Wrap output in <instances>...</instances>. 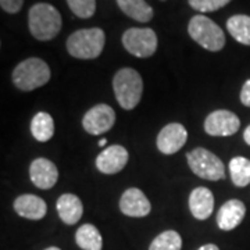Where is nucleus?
I'll list each match as a JSON object with an SVG mask.
<instances>
[{"label":"nucleus","mask_w":250,"mask_h":250,"mask_svg":"<svg viewBox=\"0 0 250 250\" xmlns=\"http://www.w3.org/2000/svg\"><path fill=\"white\" fill-rule=\"evenodd\" d=\"M28 25L32 36L38 41H50L62 31V16L49 3H36L28 14Z\"/></svg>","instance_id":"1"},{"label":"nucleus","mask_w":250,"mask_h":250,"mask_svg":"<svg viewBox=\"0 0 250 250\" xmlns=\"http://www.w3.org/2000/svg\"><path fill=\"white\" fill-rule=\"evenodd\" d=\"M106 43V35L100 28L78 29L67 39V50L75 59L92 60L99 57Z\"/></svg>","instance_id":"2"},{"label":"nucleus","mask_w":250,"mask_h":250,"mask_svg":"<svg viewBox=\"0 0 250 250\" xmlns=\"http://www.w3.org/2000/svg\"><path fill=\"white\" fill-rule=\"evenodd\" d=\"M113 89L117 102L121 107L124 110H134L142 99V77L134 68H121L114 75Z\"/></svg>","instance_id":"3"},{"label":"nucleus","mask_w":250,"mask_h":250,"mask_svg":"<svg viewBox=\"0 0 250 250\" xmlns=\"http://www.w3.org/2000/svg\"><path fill=\"white\" fill-rule=\"evenodd\" d=\"M50 67L38 57H31L21 62L13 71V83L20 90L31 92L41 88L50 81Z\"/></svg>","instance_id":"4"},{"label":"nucleus","mask_w":250,"mask_h":250,"mask_svg":"<svg viewBox=\"0 0 250 250\" xmlns=\"http://www.w3.org/2000/svg\"><path fill=\"white\" fill-rule=\"evenodd\" d=\"M188 32L190 38L202 47L210 52H220L225 46V35L223 29L213 20L203 14H197L190 18Z\"/></svg>","instance_id":"5"},{"label":"nucleus","mask_w":250,"mask_h":250,"mask_svg":"<svg viewBox=\"0 0 250 250\" xmlns=\"http://www.w3.org/2000/svg\"><path fill=\"white\" fill-rule=\"evenodd\" d=\"M190 170L200 178L207 181H220L225 177V166L214 153L205 147H197L187 154Z\"/></svg>","instance_id":"6"},{"label":"nucleus","mask_w":250,"mask_h":250,"mask_svg":"<svg viewBox=\"0 0 250 250\" xmlns=\"http://www.w3.org/2000/svg\"><path fill=\"white\" fill-rule=\"evenodd\" d=\"M123 45L128 53L146 59L157 50V35L150 28H129L123 35Z\"/></svg>","instance_id":"7"},{"label":"nucleus","mask_w":250,"mask_h":250,"mask_svg":"<svg viewBox=\"0 0 250 250\" xmlns=\"http://www.w3.org/2000/svg\"><path fill=\"white\" fill-rule=\"evenodd\" d=\"M241 128V120L229 110H215L205 121V131L211 136H231Z\"/></svg>","instance_id":"8"},{"label":"nucleus","mask_w":250,"mask_h":250,"mask_svg":"<svg viewBox=\"0 0 250 250\" xmlns=\"http://www.w3.org/2000/svg\"><path fill=\"white\" fill-rule=\"evenodd\" d=\"M116 124V113L108 104H96L86 111L82 118L83 129L90 135H102L107 132Z\"/></svg>","instance_id":"9"},{"label":"nucleus","mask_w":250,"mask_h":250,"mask_svg":"<svg viewBox=\"0 0 250 250\" xmlns=\"http://www.w3.org/2000/svg\"><path fill=\"white\" fill-rule=\"evenodd\" d=\"M188 132L179 123L167 124L157 135V149L164 154H174L187 143Z\"/></svg>","instance_id":"10"},{"label":"nucleus","mask_w":250,"mask_h":250,"mask_svg":"<svg viewBox=\"0 0 250 250\" xmlns=\"http://www.w3.org/2000/svg\"><path fill=\"white\" fill-rule=\"evenodd\" d=\"M128 150L121 145H113L106 147L96 157V167L103 174H117L124 168L128 163Z\"/></svg>","instance_id":"11"},{"label":"nucleus","mask_w":250,"mask_h":250,"mask_svg":"<svg viewBox=\"0 0 250 250\" xmlns=\"http://www.w3.org/2000/svg\"><path fill=\"white\" fill-rule=\"evenodd\" d=\"M120 210L128 217H146L152 211V205L141 189L129 188L120 199Z\"/></svg>","instance_id":"12"},{"label":"nucleus","mask_w":250,"mask_h":250,"mask_svg":"<svg viewBox=\"0 0 250 250\" xmlns=\"http://www.w3.org/2000/svg\"><path fill=\"white\" fill-rule=\"evenodd\" d=\"M29 177L32 184L39 189H50L56 185L59 179V170L53 161L38 157L31 163Z\"/></svg>","instance_id":"13"},{"label":"nucleus","mask_w":250,"mask_h":250,"mask_svg":"<svg viewBox=\"0 0 250 250\" xmlns=\"http://www.w3.org/2000/svg\"><path fill=\"white\" fill-rule=\"evenodd\" d=\"M246 214V206L238 199L225 202L217 213V225L223 231H232L243 221Z\"/></svg>","instance_id":"14"},{"label":"nucleus","mask_w":250,"mask_h":250,"mask_svg":"<svg viewBox=\"0 0 250 250\" xmlns=\"http://www.w3.org/2000/svg\"><path fill=\"white\" fill-rule=\"evenodd\" d=\"M189 208L196 220H207L214 210V196L210 189L199 187L190 192Z\"/></svg>","instance_id":"15"},{"label":"nucleus","mask_w":250,"mask_h":250,"mask_svg":"<svg viewBox=\"0 0 250 250\" xmlns=\"http://www.w3.org/2000/svg\"><path fill=\"white\" fill-rule=\"evenodd\" d=\"M14 210L20 217L28 220H42L47 213V205L42 197L35 195H21L14 200Z\"/></svg>","instance_id":"16"},{"label":"nucleus","mask_w":250,"mask_h":250,"mask_svg":"<svg viewBox=\"0 0 250 250\" xmlns=\"http://www.w3.org/2000/svg\"><path fill=\"white\" fill-rule=\"evenodd\" d=\"M57 213L62 221L67 225H74L81 220L83 213V206L78 196L72 193H64L57 200Z\"/></svg>","instance_id":"17"},{"label":"nucleus","mask_w":250,"mask_h":250,"mask_svg":"<svg viewBox=\"0 0 250 250\" xmlns=\"http://www.w3.org/2000/svg\"><path fill=\"white\" fill-rule=\"evenodd\" d=\"M123 13L139 22H149L153 18V9L145 0H117Z\"/></svg>","instance_id":"18"},{"label":"nucleus","mask_w":250,"mask_h":250,"mask_svg":"<svg viewBox=\"0 0 250 250\" xmlns=\"http://www.w3.org/2000/svg\"><path fill=\"white\" fill-rule=\"evenodd\" d=\"M31 134L39 142H47L54 135V121L52 116L45 111L36 113L31 121Z\"/></svg>","instance_id":"19"},{"label":"nucleus","mask_w":250,"mask_h":250,"mask_svg":"<svg viewBox=\"0 0 250 250\" xmlns=\"http://www.w3.org/2000/svg\"><path fill=\"white\" fill-rule=\"evenodd\" d=\"M75 242L82 250H102L103 238L92 224H83L75 233Z\"/></svg>","instance_id":"20"},{"label":"nucleus","mask_w":250,"mask_h":250,"mask_svg":"<svg viewBox=\"0 0 250 250\" xmlns=\"http://www.w3.org/2000/svg\"><path fill=\"white\" fill-rule=\"evenodd\" d=\"M228 32L236 42L250 46V17L245 14H235L227 21Z\"/></svg>","instance_id":"21"},{"label":"nucleus","mask_w":250,"mask_h":250,"mask_svg":"<svg viewBox=\"0 0 250 250\" xmlns=\"http://www.w3.org/2000/svg\"><path fill=\"white\" fill-rule=\"evenodd\" d=\"M229 174L233 185L239 188L248 187L250 184V160L242 156H236L229 161Z\"/></svg>","instance_id":"22"},{"label":"nucleus","mask_w":250,"mask_h":250,"mask_svg":"<svg viewBox=\"0 0 250 250\" xmlns=\"http://www.w3.org/2000/svg\"><path fill=\"white\" fill-rule=\"evenodd\" d=\"M182 238L177 231H164L157 235L149 246V250H181Z\"/></svg>","instance_id":"23"},{"label":"nucleus","mask_w":250,"mask_h":250,"mask_svg":"<svg viewBox=\"0 0 250 250\" xmlns=\"http://www.w3.org/2000/svg\"><path fill=\"white\" fill-rule=\"evenodd\" d=\"M68 7L80 18H90L96 11V0H67Z\"/></svg>","instance_id":"24"},{"label":"nucleus","mask_w":250,"mask_h":250,"mask_svg":"<svg viewBox=\"0 0 250 250\" xmlns=\"http://www.w3.org/2000/svg\"><path fill=\"white\" fill-rule=\"evenodd\" d=\"M190 7L200 13H210L217 11L218 9H223L231 0H188Z\"/></svg>","instance_id":"25"},{"label":"nucleus","mask_w":250,"mask_h":250,"mask_svg":"<svg viewBox=\"0 0 250 250\" xmlns=\"http://www.w3.org/2000/svg\"><path fill=\"white\" fill-rule=\"evenodd\" d=\"M24 4V0H0V6L6 13L16 14L18 13Z\"/></svg>","instance_id":"26"},{"label":"nucleus","mask_w":250,"mask_h":250,"mask_svg":"<svg viewBox=\"0 0 250 250\" xmlns=\"http://www.w3.org/2000/svg\"><path fill=\"white\" fill-rule=\"evenodd\" d=\"M241 102L243 106L250 107V80L246 81V82L243 83V86H242Z\"/></svg>","instance_id":"27"},{"label":"nucleus","mask_w":250,"mask_h":250,"mask_svg":"<svg viewBox=\"0 0 250 250\" xmlns=\"http://www.w3.org/2000/svg\"><path fill=\"white\" fill-rule=\"evenodd\" d=\"M197 250H220L217 245H213V243H207V245H203L202 248H199Z\"/></svg>","instance_id":"28"},{"label":"nucleus","mask_w":250,"mask_h":250,"mask_svg":"<svg viewBox=\"0 0 250 250\" xmlns=\"http://www.w3.org/2000/svg\"><path fill=\"white\" fill-rule=\"evenodd\" d=\"M243 139H245V142L250 146V125L245 129V132H243Z\"/></svg>","instance_id":"29"},{"label":"nucleus","mask_w":250,"mask_h":250,"mask_svg":"<svg viewBox=\"0 0 250 250\" xmlns=\"http://www.w3.org/2000/svg\"><path fill=\"white\" fill-rule=\"evenodd\" d=\"M106 145H107V139H104V138H103V139H100V141H99V146H106Z\"/></svg>","instance_id":"30"},{"label":"nucleus","mask_w":250,"mask_h":250,"mask_svg":"<svg viewBox=\"0 0 250 250\" xmlns=\"http://www.w3.org/2000/svg\"><path fill=\"white\" fill-rule=\"evenodd\" d=\"M45 250H62V249H59V248H56V246H50V248H47V249Z\"/></svg>","instance_id":"31"}]
</instances>
